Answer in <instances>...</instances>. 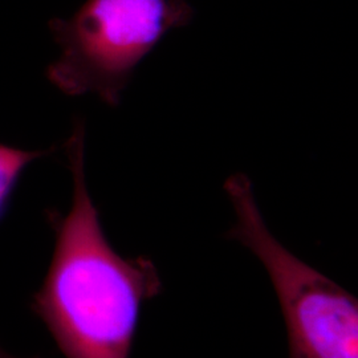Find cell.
<instances>
[{"instance_id":"obj_1","label":"cell","mask_w":358,"mask_h":358,"mask_svg":"<svg viewBox=\"0 0 358 358\" xmlns=\"http://www.w3.org/2000/svg\"><path fill=\"white\" fill-rule=\"evenodd\" d=\"M66 157L72 206L51 215L53 255L31 308L65 358H129L142 304L161 294L162 282L152 260L122 257L106 239L87 186L81 122Z\"/></svg>"},{"instance_id":"obj_2","label":"cell","mask_w":358,"mask_h":358,"mask_svg":"<svg viewBox=\"0 0 358 358\" xmlns=\"http://www.w3.org/2000/svg\"><path fill=\"white\" fill-rule=\"evenodd\" d=\"M189 17L183 0H87L52 23L60 56L48 77L65 94L93 93L117 105L137 65Z\"/></svg>"},{"instance_id":"obj_3","label":"cell","mask_w":358,"mask_h":358,"mask_svg":"<svg viewBox=\"0 0 358 358\" xmlns=\"http://www.w3.org/2000/svg\"><path fill=\"white\" fill-rule=\"evenodd\" d=\"M226 192L235 213L229 238L262 262L287 328L288 358H358V301L288 251L268 230L250 179L234 176Z\"/></svg>"},{"instance_id":"obj_4","label":"cell","mask_w":358,"mask_h":358,"mask_svg":"<svg viewBox=\"0 0 358 358\" xmlns=\"http://www.w3.org/2000/svg\"><path fill=\"white\" fill-rule=\"evenodd\" d=\"M41 152H23L0 146V217L19 176L29 162L41 157Z\"/></svg>"},{"instance_id":"obj_5","label":"cell","mask_w":358,"mask_h":358,"mask_svg":"<svg viewBox=\"0 0 358 358\" xmlns=\"http://www.w3.org/2000/svg\"><path fill=\"white\" fill-rule=\"evenodd\" d=\"M0 358H20L16 357V356H13V355H10L8 352H6L1 346H0ZM31 358H38V357H31Z\"/></svg>"}]
</instances>
